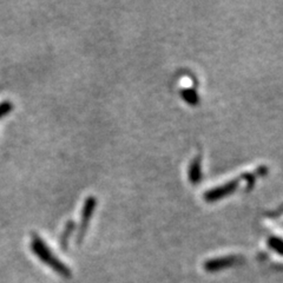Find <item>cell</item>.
Returning <instances> with one entry per match:
<instances>
[{
    "label": "cell",
    "instance_id": "cell-1",
    "mask_svg": "<svg viewBox=\"0 0 283 283\" xmlns=\"http://www.w3.org/2000/svg\"><path fill=\"white\" fill-rule=\"evenodd\" d=\"M32 249H34V254L37 255L42 262H45L46 264L50 266L52 269H54L59 274L62 276L70 275V270L68 269V266H65L58 258H54V254L51 252V250L46 246L45 243L42 242L38 236H34V240H32Z\"/></svg>",
    "mask_w": 283,
    "mask_h": 283
},
{
    "label": "cell",
    "instance_id": "cell-2",
    "mask_svg": "<svg viewBox=\"0 0 283 283\" xmlns=\"http://www.w3.org/2000/svg\"><path fill=\"white\" fill-rule=\"evenodd\" d=\"M97 206V200L96 197H88V198L84 202L83 212H82V222H80V234H78V241H82V238H84V234L86 232L88 222H90L92 214H94V209Z\"/></svg>",
    "mask_w": 283,
    "mask_h": 283
},
{
    "label": "cell",
    "instance_id": "cell-3",
    "mask_svg": "<svg viewBox=\"0 0 283 283\" xmlns=\"http://www.w3.org/2000/svg\"><path fill=\"white\" fill-rule=\"evenodd\" d=\"M74 223L70 221L68 222L66 224V228H65V232L62 234V249H66V246H68V240L70 238V234L74 232Z\"/></svg>",
    "mask_w": 283,
    "mask_h": 283
},
{
    "label": "cell",
    "instance_id": "cell-4",
    "mask_svg": "<svg viewBox=\"0 0 283 283\" xmlns=\"http://www.w3.org/2000/svg\"><path fill=\"white\" fill-rule=\"evenodd\" d=\"M13 108V104L11 102H4V103L0 104V118L4 117L8 112H11Z\"/></svg>",
    "mask_w": 283,
    "mask_h": 283
}]
</instances>
